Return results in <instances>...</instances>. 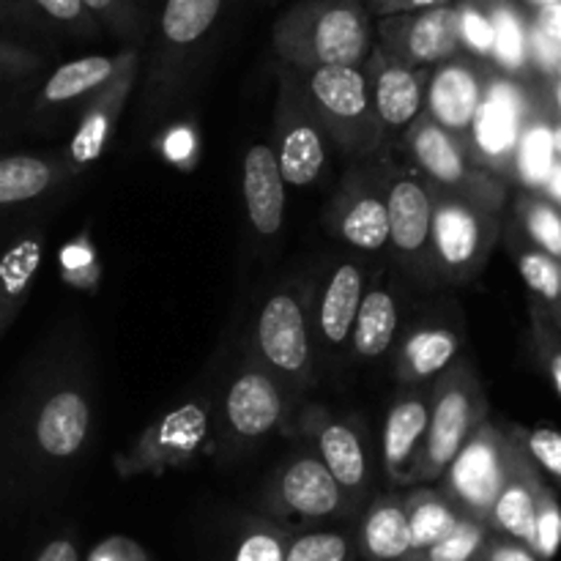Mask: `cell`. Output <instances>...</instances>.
Returning a JSON list of instances; mask_svg holds the SVG:
<instances>
[{"mask_svg": "<svg viewBox=\"0 0 561 561\" xmlns=\"http://www.w3.org/2000/svg\"><path fill=\"white\" fill-rule=\"evenodd\" d=\"M376 47V16L365 0H296L274 20L272 49L288 69L365 66Z\"/></svg>", "mask_w": 561, "mask_h": 561, "instance_id": "obj_1", "label": "cell"}, {"mask_svg": "<svg viewBox=\"0 0 561 561\" xmlns=\"http://www.w3.org/2000/svg\"><path fill=\"white\" fill-rule=\"evenodd\" d=\"M310 285H283L263 301L250 354L290 394L310 392L318 381L316 343L310 329Z\"/></svg>", "mask_w": 561, "mask_h": 561, "instance_id": "obj_2", "label": "cell"}, {"mask_svg": "<svg viewBox=\"0 0 561 561\" xmlns=\"http://www.w3.org/2000/svg\"><path fill=\"white\" fill-rule=\"evenodd\" d=\"M296 77L332 146L356 159L381 151L387 135L373 113L365 66H321Z\"/></svg>", "mask_w": 561, "mask_h": 561, "instance_id": "obj_3", "label": "cell"}, {"mask_svg": "<svg viewBox=\"0 0 561 561\" xmlns=\"http://www.w3.org/2000/svg\"><path fill=\"white\" fill-rule=\"evenodd\" d=\"M485 420V389L471 362L460 356L431 387V416H427L425 453L420 460L416 485H436L455 455Z\"/></svg>", "mask_w": 561, "mask_h": 561, "instance_id": "obj_4", "label": "cell"}, {"mask_svg": "<svg viewBox=\"0 0 561 561\" xmlns=\"http://www.w3.org/2000/svg\"><path fill=\"white\" fill-rule=\"evenodd\" d=\"M296 400L252 354L230 376L219 403V453L239 455L266 442L272 433H290Z\"/></svg>", "mask_w": 561, "mask_h": 561, "instance_id": "obj_5", "label": "cell"}, {"mask_svg": "<svg viewBox=\"0 0 561 561\" xmlns=\"http://www.w3.org/2000/svg\"><path fill=\"white\" fill-rule=\"evenodd\" d=\"M400 137H403V146L409 148L416 170L427 184L477 203L493 214H502L504 201H507V181L477 162L466 140L449 135L425 113Z\"/></svg>", "mask_w": 561, "mask_h": 561, "instance_id": "obj_6", "label": "cell"}, {"mask_svg": "<svg viewBox=\"0 0 561 561\" xmlns=\"http://www.w3.org/2000/svg\"><path fill=\"white\" fill-rule=\"evenodd\" d=\"M261 510L266 518L288 529H294L290 524L310 529V526H323L327 520H351L359 515V507L345 496L343 488L312 449L290 455L283 466L274 469L261 496Z\"/></svg>", "mask_w": 561, "mask_h": 561, "instance_id": "obj_7", "label": "cell"}, {"mask_svg": "<svg viewBox=\"0 0 561 561\" xmlns=\"http://www.w3.org/2000/svg\"><path fill=\"white\" fill-rule=\"evenodd\" d=\"M433 192V263L438 283L466 285L485 268L502 225L499 214L449 192Z\"/></svg>", "mask_w": 561, "mask_h": 561, "instance_id": "obj_8", "label": "cell"}, {"mask_svg": "<svg viewBox=\"0 0 561 561\" xmlns=\"http://www.w3.org/2000/svg\"><path fill=\"white\" fill-rule=\"evenodd\" d=\"M228 0H162L151 60H148L146 99L168 102L201 49L211 42L222 22Z\"/></svg>", "mask_w": 561, "mask_h": 561, "instance_id": "obj_9", "label": "cell"}, {"mask_svg": "<svg viewBox=\"0 0 561 561\" xmlns=\"http://www.w3.org/2000/svg\"><path fill=\"white\" fill-rule=\"evenodd\" d=\"M208 442H211V405L206 398H190L164 411L137 436L129 449L115 455V474L121 480L162 477L164 471L190 466Z\"/></svg>", "mask_w": 561, "mask_h": 561, "instance_id": "obj_10", "label": "cell"}, {"mask_svg": "<svg viewBox=\"0 0 561 561\" xmlns=\"http://www.w3.org/2000/svg\"><path fill=\"white\" fill-rule=\"evenodd\" d=\"M389 208V250L405 277L420 285H436L433 263V192L420 170L387 168L378 173Z\"/></svg>", "mask_w": 561, "mask_h": 561, "instance_id": "obj_11", "label": "cell"}, {"mask_svg": "<svg viewBox=\"0 0 561 561\" xmlns=\"http://www.w3.org/2000/svg\"><path fill=\"white\" fill-rule=\"evenodd\" d=\"M290 433H299L310 444L345 496L362 510L373 482V449L365 422L359 416L332 414L323 405H305L296 411Z\"/></svg>", "mask_w": 561, "mask_h": 561, "instance_id": "obj_12", "label": "cell"}, {"mask_svg": "<svg viewBox=\"0 0 561 561\" xmlns=\"http://www.w3.org/2000/svg\"><path fill=\"white\" fill-rule=\"evenodd\" d=\"M329 137L312 113L294 69H279V93L274 107V157L288 186H310L329 162Z\"/></svg>", "mask_w": 561, "mask_h": 561, "instance_id": "obj_13", "label": "cell"}, {"mask_svg": "<svg viewBox=\"0 0 561 561\" xmlns=\"http://www.w3.org/2000/svg\"><path fill=\"white\" fill-rule=\"evenodd\" d=\"M510 463V433L491 420L482 422L438 480V491L458 507L463 518L488 524L493 502L504 485Z\"/></svg>", "mask_w": 561, "mask_h": 561, "instance_id": "obj_14", "label": "cell"}, {"mask_svg": "<svg viewBox=\"0 0 561 561\" xmlns=\"http://www.w3.org/2000/svg\"><path fill=\"white\" fill-rule=\"evenodd\" d=\"M535 110L537 102L524 82L491 71L485 99H482V107L477 113L474 126H471L469 140H466L477 162L507 181L513 175V153L518 146V137Z\"/></svg>", "mask_w": 561, "mask_h": 561, "instance_id": "obj_15", "label": "cell"}, {"mask_svg": "<svg viewBox=\"0 0 561 561\" xmlns=\"http://www.w3.org/2000/svg\"><path fill=\"white\" fill-rule=\"evenodd\" d=\"M376 44L394 60L414 69H436L460 55L458 5L389 14L376 20Z\"/></svg>", "mask_w": 561, "mask_h": 561, "instance_id": "obj_16", "label": "cell"}, {"mask_svg": "<svg viewBox=\"0 0 561 561\" xmlns=\"http://www.w3.org/2000/svg\"><path fill=\"white\" fill-rule=\"evenodd\" d=\"M367 268L354 257H340L327 274H323L318 290L310 296V329L312 343L327 356L348 354L351 332H354L359 301L365 296Z\"/></svg>", "mask_w": 561, "mask_h": 561, "instance_id": "obj_17", "label": "cell"}, {"mask_svg": "<svg viewBox=\"0 0 561 561\" xmlns=\"http://www.w3.org/2000/svg\"><path fill=\"white\" fill-rule=\"evenodd\" d=\"M491 71V66L463 53L431 69L425 88L427 118L436 121L449 135L469 140L471 126H474L482 99H485Z\"/></svg>", "mask_w": 561, "mask_h": 561, "instance_id": "obj_18", "label": "cell"}, {"mask_svg": "<svg viewBox=\"0 0 561 561\" xmlns=\"http://www.w3.org/2000/svg\"><path fill=\"white\" fill-rule=\"evenodd\" d=\"M327 230L359 252H378L389 241V208L378 175L351 170L327 211Z\"/></svg>", "mask_w": 561, "mask_h": 561, "instance_id": "obj_19", "label": "cell"}, {"mask_svg": "<svg viewBox=\"0 0 561 561\" xmlns=\"http://www.w3.org/2000/svg\"><path fill=\"white\" fill-rule=\"evenodd\" d=\"M365 75L373 113H376L383 135H403L409 126L422 118L431 69H414V66L400 64L376 44L370 58L365 60Z\"/></svg>", "mask_w": 561, "mask_h": 561, "instance_id": "obj_20", "label": "cell"}, {"mask_svg": "<svg viewBox=\"0 0 561 561\" xmlns=\"http://www.w3.org/2000/svg\"><path fill=\"white\" fill-rule=\"evenodd\" d=\"M431 389L400 387L383 416L381 466L392 485H416L420 460L425 453Z\"/></svg>", "mask_w": 561, "mask_h": 561, "instance_id": "obj_21", "label": "cell"}, {"mask_svg": "<svg viewBox=\"0 0 561 561\" xmlns=\"http://www.w3.org/2000/svg\"><path fill=\"white\" fill-rule=\"evenodd\" d=\"M463 354V323L427 316L405 329L398 340L394 376L400 387H427Z\"/></svg>", "mask_w": 561, "mask_h": 561, "instance_id": "obj_22", "label": "cell"}, {"mask_svg": "<svg viewBox=\"0 0 561 561\" xmlns=\"http://www.w3.org/2000/svg\"><path fill=\"white\" fill-rule=\"evenodd\" d=\"M137 75H140V47L131 44L118 75L85 102V110H82L80 124H77L69 146V168L75 173L102 157L110 137H113L115 124H118L121 113H124L126 102L135 91Z\"/></svg>", "mask_w": 561, "mask_h": 561, "instance_id": "obj_23", "label": "cell"}, {"mask_svg": "<svg viewBox=\"0 0 561 561\" xmlns=\"http://www.w3.org/2000/svg\"><path fill=\"white\" fill-rule=\"evenodd\" d=\"M91 400L82 387L66 383L42 400L33 420V444L49 463L77 458L91 438Z\"/></svg>", "mask_w": 561, "mask_h": 561, "instance_id": "obj_24", "label": "cell"}, {"mask_svg": "<svg viewBox=\"0 0 561 561\" xmlns=\"http://www.w3.org/2000/svg\"><path fill=\"white\" fill-rule=\"evenodd\" d=\"M542 477L524 453L515 436L510 433V463L504 485L493 502L488 515V529L493 535L510 537L515 542H524L531 548L535 540V515H537V493H540Z\"/></svg>", "mask_w": 561, "mask_h": 561, "instance_id": "obj_25", "label": "cell"}, {"mask_svg": "<svg viewBox=\"0 0 561 561\" xmlns=\"http://www.w3.org/2000/svg\"><path fill=\"white\" fill-rule=\"evenodd\" d=\"M400 290L394 279L387 274H376L373 283H367L365 296L359 301L354 332H351L348 354L359 362L383 359L392 348H398V340L403 334V310H400Z\"/></svg>", "mask_w": 561, "mask_h": 561, "instance_id": "obj_26", "label": "cell"}, {"mask_svg": "<svg viewBox=\"0 0 561 561\" xmlns=\"http://www.w3.org/2000/svg\"><path fill=\"white\" fill-rule=\"evenodd\" d=\"M285 190H288V184L279 173L272 146L255 142V146L247 148L244 168H241V192H244V206L252 230L263 239H274V236L283 233Z\"/></svg>", "mask_w": 561, "mask_h": 561, "instance_id": "obj_27", "label": "cell"}, {"mask_svg": "<svg viewBox=\"0 0 561 561\" xmlns=\"http://www.w3.org/2000/svg\"><path fill=\"white\" fill-rule=\"evenodd\" d=\"M354 535L362 561H400L409 557L411 529L403 493H381L373 499L362 510Z\"/></svg>", "mask_w": 561, "mask_h": 561, "instance_id": "obj_28", "label": "cell"}, {"mask_svg": "<svg viewBox=\"0 0 561 561\" xmlns=\"http://www.w3.org/2000/svg\"><path fill=\"white\" fill-rule=\"evenodd\" d=\"M126 53H129V47L115 55H82V58L58 66L44 80L42 91H38V104L42 107H64V104L88 102L99 88H104L118 75Z\"/></svg>", "mask_w": 561, "mask_h": 561, "instance_id": "obj_29", "label": "cell"}, {"mask_svg": "<svg viewBox=\"0 0 561 561\" xmlns=\"http://www.w3.org/2000/svg\"><path fill=\"white\" fill-rule=\"evenodd\" d=\"M42 266V239L25 236L0 257V334L11 327L31 294L33 277Z\"/></svg>", "mask_w": 561, "mask_h": 561, "instance_id": "obj_30", "label": "cell"}, {"mask_svg": "<svg viewBox=\"0 0 561 561\" xmlns=\"http://www.w3.org/2000/svg\"><path fill=\"white\" fill-rule=\"evenodd\" d=\"M66 173H75L69 164L53 162L31 153L0 159V206L36 201L44 192L53 190Z\"/></svg>", "mask_w": 561, "mask_h": 561, "instance_id": "obj_31", "label": "cell"}, {"mask_svg": "<svg viewBox=\"0 0 561 561\" xmlns=\"http://www.w3.org/2000/svg\"><path fill=\"white\" fill-rule=\"evenodd\" d=\"M493 14V58L499 75H507L520 80L529 75V25L524 11L515 5V0H491Z\"/></svg>", "mask_w": 561, "mask_h": 561, "instance_id": "obj_32", "label": "cell"}, {"mask_svg": "<svg viewBox=\"0 0 561 561\" xmlns=\"http://www.w3.org/2000/svg\"><path fill=\"white\" fill-rule=\"evenodd\" d=\"M557 164V148H553V121L540 107L526 121L513 153V175L520 181L526 192H537L546 184L548 173Z\"/></svg>", "mask_w": 561, "mask_h": 561, "instance_id": "obj_33", "label": "cell"}, {"mask_svg": "<svg viewBox=\"0 0 561 561\" xmlns=\"http://www.w3.org/2000/svg\"><path fill=\"white\" fill-rule=\"evenodd\" d=\"M403 499L405 513H409L411 551H422V548L444 540L463 518L436 485H422L416 491L403 493Z\"/></svg>", "mask_w": 561, "mask_h": 561, "instance_id": "obj_34", "label": "cell"}, {"mask_svg": "<svg viewBox=\"0 0 561 561\" xmlns=\"http://www.w3.org/2000/svg\"><path fill=\"white\" fill-rule=\"evenodd\" d=\"M11 14L47 33L71 38H93L102 33L82 0H9Z\"/></svg>", "mask_w": 561, "mask_h": 561, "instance_id": "obj_35", "label": "cell"}, {"mask_svg": "<svg viewBox=\"0 0 561 561\" xmlns=\"http://www.w3.org/2000/svg\"><path fill=\"white\" fill-rule=\"evenodd\" d=\"M285 561H359L348 526H310L290 535Z\"/></svg>", "mask_w": 561, "mask_h": 561, "instance_id": "obj_36", "label": "cell"}, {"mask_svg": "<svg viewBox=\"0 0 561 561\" xmlns=\"http://www.w3.org/2000/svg\"><path fill=\"white\" fill-rule=\"evenodd\" d=\"M294 529L266 518V515H247L236 535L230 561H285Z\"/></svg>", "mask_w": 561, "mask_h": 561, "instance_id": "obj_37", "label": "cell"}, {"mask_svg": "<svg viewBox=\"0 0 561 561\" xmlns=\"http://www.w3.org/2000/svg\"><path fill=\"white\" fill-rule=\"evenodd\" d=\"M510 252L518 263L520 277L546 301L548 310H561V263L518 233L510 236Z\"/></svg>", "mask_w": 561, "mask_h": 561, "instance_id": "obj_38", "label": "cell"}, {"mask_svg": "<svg viewBox=\"0 0 561 561\" xmlns=\"http://www.w3.org/2000/svg\"><path fill=\"white\" fill-rule=\"evenodd\" d=\"M491 537L493 531L488 529V524L474 518H460V524L444 540L433 542L422 551H411L400 561H482Z\"/></svg>", "mask_w": 561, "mask_h": 561, "instance_id": "obj_39", "label": "cell"}, {"mask_svg": "<svg viewBox=\"0 0 561 561\" xmlns=\"http://www.w3.org/2000/svg\"><path fill=\"white\" fill-rule=\"evenodd\" d=\"M526 241L561 263V208L537 192H524L515 203Z\"/></svg>", "mask_w": 561, "mask_h": 561, "instance_id": "obj_40", "label": "cell"}, {"mask_svg": "<svg viewBox=\"0 0 561 561\" xmlns=\"http://www.w3.org/2000/svg\"><path fill=\"white\" fill-rule=\"evenodd\" d=\"M460 49L480 64L493 58V14L491 0H458Z\"/></svg>", "mask_w": 561, "mask_h": 561, "instance_id": "obj_41", "label": "cell"}, {"mask_svg": "<svg viewBox=\"0 0 561 561\" xmlns=\"http://www.w3.org/2000/svg\"><path fill=\"white\" fill-rule=\"evenodd\" d=\"M82 5L102 31L124 42H137L146 33V14L137 0H82Z\"/></svg>", "mask_w": 561, "mask_h": 561, "instance_id": "obj_42", "label": "cell"}, {"mask_svg": "<svg viewBox=\"0 0 561 561\" xmlns=\"http://www.w3.org/2000/svg\"><path fill=\"white\" fill-rule=\"evenodd\" d=\"M561 546V507L557 493L542 482L537 493V515H535V540H531V553L540 561H551Z\"/></svg>", "mask_w": 561, "mask_h": 561, "instance_id": "obj_43", "label": "cell"}, {"mask_svg": "<svg viewBox=\"0 0 561 561\" xmlns=\"http://www.w3.org/2000/svg\"><path fill=\"white\" fill-rule=\"evenodd\" d=\"M510 433L524 447V453L529 455L535 469H542L561 485V433L553 431V427H531V431L513 427Z\"/></svg>", "mask_w": 561, "mask_h": 561, "instance_id": "obj_44", "label": "cell"}, {"mask_svg": "<svg viewBox=\"0 0 561 561\" xmlns=\"http://www.w3.org/2000/svg\"><path fill=\"white\" fill-rule=\"evenodd\" d=\"M531 318H535V337L542 356V365H546L553 387L561 394V337L557 327H553L551 316H548V310H542L540 305L531 307Z\"/></svg>", "mask_w": 561, "mask_h": 561, "instance_id": "obj_45", "label": "cell"}, {"mask_svg": "<svg viewBox=\"0 0 561 561\" xmlns=\"http://www.w3.org/2000/svg\"><path fill=\"white\" fill-rule=\"evenodd\" d=\"M42 64L44 58L38 53H33V49L14 47V44H0V80L31 75Z\"/></svg>", "mask_w": 561, "mask_h": 561, "instance_id": "obj_46", "label": "cell"}, {"mask_svg": "<svg viewBox=\"0 0 561 561\" xmlns=\"http://www.w3.org/2000/svg\"><path fill=\"white\" fill-rule=\"evenodd\" d=\"M88 561H148V553L129 537H110L93 548Z\"/></svg>", "mask_w": 561, "mask_h": 561, "instance_id": "obj_47", "label": "cell"}, {"mask_svg": "<svg viewBox=\"0 0 561 561\" xmlns=\"http://www.w3.org/2000/svg\"><path fill=\"white\" fill-rule=\"evenodd\" d=\"M482 561H540L531 553V548H526L524 542H515L510 537L493 535L488 542L485 559Z\"/></svg>", "mask_w": 561, "mask_h": 561, "instance_id": "obj_48", "label": "cell"}, {"mask_svg": "<svg viewBox=\"0 0 561 561\" xmlns=\"http://www.w3.org/2000/svg\"><path fill=\"white\" fill-rule=\"evenodd\" d=\"M33 561H80V551H77L75 540H69V537H55L36 553Z\"/></svg>", "mask_w": 561, "mask_h": 561, "instance_id": "obj_49", "label": "cell"}, {"mask_svg": "<svg viewBox=\"0 0 561 561\" xmlns=\"http://www.w3.org/2000/svg\"><path fill=\"white\" fill-rule=\"evenodd\" d=\"M531 25H535L537 31L546 33L548 38H553V42L561 44V3L551 5V9L535 11V20H531Z\"/></svg>", "mask_w": 561, "mask_h": 561, "instance_id": "obj_50", "label": "cell"}, {"mask_svg": "<svg viewBox=\"0 0 561 561\" xmlns=\"http://www.w3.org/2000/svg\"><path fill=\"white\" fill-rule=\"evenodd\" d=\"M458 0H398V3L389 5V14H409V11H425V9H442V5H453Z\"/></svg>", "mask_w": 561, "mask_h": 561, "instance_id": "obj_51", "label": "cell"}, {"mask_svg": "<svg viewBox=\"0 0 561 561\" xmlns=\"http://www.w3.org/2000/svg\"><path fill=\"white\" fill-rule=\"evenodd\" d=\"M542 192H546V201H551L553 206L561 208V159H557L553 170L548 173L546 184H542Z\"/></svg>", "mask_w": 561, "mask_h": 561, "instance_id": "obj_52", "label": "cell"}, {"mask_svg": "<svg viewBox=\"0 0 561 561\" xmlns=\"http://www.w3.org/2000/svg\"><path fill=\"white\" fill-rule=\"evenodd\" d=\"M392 3H398V0H365V5H367V11H370L373 16H383L389 11V5Z\"/></svg>", "mask_w": 561, "mask_h": 561, "instance_id": "obj_53", "label": "cell"}, {"mask_svg": "<svg viewBox=\"0 0 561 561\" xmlns=\"http://www.w3.org/2000/svg\"><path fill=\"white\" fill-rule=\"evenodd\" d=\"M524 3L529 5V9L542 11V9H551V5H559L561 0H524Z\"/></svg>", "mask_w": 561, "mask_h": 561, "instance_id": "obj_54", "label": "cell"}, {"mask_svg": "<svg viewBox=\"0 0 561 561\" xmlns=\"http://www.w3.org/2000/svg\"><path fill=\"white\" fill-rule=\"evenodd\" d=\"M553 148H557V159H561V121H553Z\"/></svg>", "mask_w": 561, "mask_h": 561, "instance_id": "obj_55", "label": "cell"}, {"mask_svg": "<svg viewBox=\"0 0 561 561\" xmlns=\"http://www.w3.org/2000/svg\"><path fill=\"white\" fill-rule=\"evenodd\" d=\"M548 316H551L553 327H557V332H559V337H561V310H548Z\"/></svg>", "mask_w": 561, "mask_h": 561, "instance_id": "obj_56", "label": "cell"}, {"mask_svg": "<svg viewBox=\"0 0 561 561\" xmlns=\"http://www.w3.org/2000/svg\"><path fill=\"white\" fill-rule=\"evenodd\" d=\"M553 96H557V107L561 110V82H557V88H553Z\"/></svg>", "mask_w": 561, "mask_h": 561, "instance_id": "obj_57", "label": "cell"}, {"mask_svg": "<svg viewBox=\"0 0 561 561\" xmlns=\"http://www.w3.org/2000/svg\"><path fill=\"white\" fill-rule=\"evenodd\" d=\"M553 77H557V82H561V64H559V69H557V75H553Z\"/></svg>", "mask_w": 561, "mask_h": 561, "instance_id": "obj_58", "label": "cell"}]
</instances>
